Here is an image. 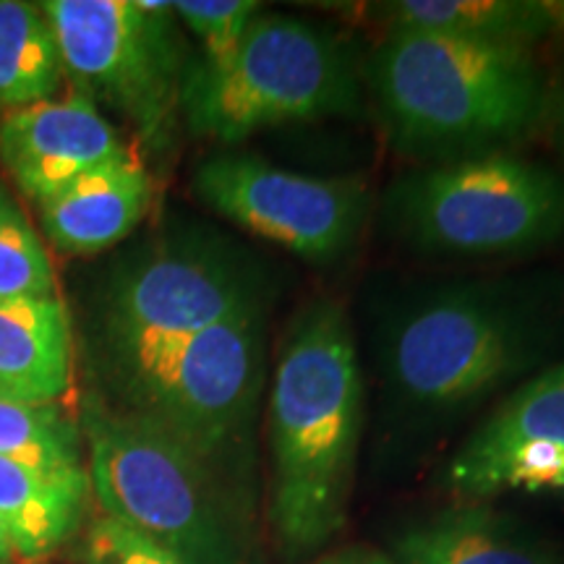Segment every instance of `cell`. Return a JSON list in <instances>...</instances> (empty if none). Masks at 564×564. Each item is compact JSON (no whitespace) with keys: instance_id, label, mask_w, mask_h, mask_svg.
Returning a JSON list of instances; mask_svg holds the SVG:
<instances>
[{"instance_id":"obj_3","label":"cell","mask_w":564,"mask_h":564,"mask_svg":"<svg viewBox=\"0 0 564 564\" xmlns=\"http://www.w3.org/2000/svg\"><path fill=\"white\" fill-rule=\"evenodd\" d=\"M366 82L400 150L447 162L505 152L539 126L546 84L528 47L390 30Z\"/></svg>"},{"instance_id":"obj_13","label":"cell","mask_w":564,"mask_h":564,"mask_svg":"<svg viewBox=\"0 0 564 564\" xmlns=\"http://www.w3.org/2000/svg\"><path fill=\"white\" fill-rule=\"evenodd\" d=\"M152 204V178L131 150L91 167L42 204V225L55 249L100 253L129 238Z\"/></svg>"},{"instance_id":"obj_7","label":"cell","mask_w":564,"mask_h":564,"mask_svg":"<svg viewBox=\"0 0 564 564\" xmlns=\"http://www.w3.org/2000/svg\"><path fill=\"white\" fill-rule=\"evenodd\" d=\"M382 215L421 253H525L564 236V178L510 152L434 162L387 188Z\"/></svg>"},{"instance_id":"obj_22","label":"cell","mask_w":564,"mask_h":564,"mask_svg":"<svg viewBox=\"0 0 564 564\" xmlns=\"http://www.w3.org/2000/svg\"><path fill=\"white\" fill-rule=\"evenodd\" d=\"M82 564H183L133 528L100 514L87 525L79 546Z\"/></svg>"},{"instance_id":"obj_4","label":"cell","mask_w":564,"mask_h":564,"mask_svg":"<svg viewBox=\"0 0 564 564\" xmlns=\"http://www.w3.org/2000/svg\"><path fill=\"white\" fill-rule=\"evenodd\" d=\"M89 489L102 514L183 564H251L236 474L152 421L91 400L84 411Z\"/></svg>"},{"instance_id":"obj_19","label":"cell","mask_w":564,"mask_h":564,"mask_svg":"<svg viewBox=\"0 0 564 564\" xmlns=\"http://www.w3.org/2000/svg\"><path fill=\"white\" fill-rule=\"evenodd\" d=\"M82 423L63 411L61 403H21L0 398V457L34 470L87 468L82 460Z\"/></svg>"},{"instance_id":"obj_25","label":"cell","mask_w":564,"mask_h":564,"mask_svg":"<svg viewBox=\"0 0 564 564\" xmlns=\"http://www.w3.org/2000/svg\"><path fill=\"white\" fill-rule=\"evenodd\" d=\"M556 494H562V497H564V476H562V481H560V486H556Z\"/></svg>"},{"instance_id":"obj_8","label":"cell","mask_w":564,"mask_h":564,"mask_svg":"<svg viewBox=\"0 0 564 564\" xmlns=\"http://www.w3.org/2000/svg\"><path fill=\"white\" fill-rule=\"evenodd\" d=\"M278 278L257 253L212 230L139 251L118 267L102 299L108 358L183 340L230 316L270 308Z\"/></svg>"},{"instance_id":"obj_21","label":"cell","mask_w":564,"mask_h":564,"mask_svg":"<svg viewBox=\"0 0 564 564\" xmlns=\"http://www.w3.org/2000/svg\"><path fill=\"white\" fill-rule=\"evenodd\" d=\"M175 19L199 40L202 63H220L236 51L249 30L259 3L253 0H181L173 3Z\"/></svg>"},{"instance_id":"obj_10","label":"cell","mask_w":564,"mask_h":564,"mask_svg":"<svg viewBox=\"0 0 564 564\" xmlns=\"http://www.w3.org/2000/svg\"><path fill=\"white\" fill-rule=\"evenodd\" d=\"M194 192L225 220L312 264L348 257L373 209L364 181L285 171L243 152L204 160Z\"/></svg>"},{"instance_id":"obj_12","label":"cell","mask_w":564,"mask_h":564,"mask_svg":"<svg viewBox=\"0 0 564 564\" xmlns=\"http://www.w3.org/2000/svg\"><path fill=\"white\" fill-rule=\"evenodd\" d=\"M525 444L564 449V361L528 379L481 421L447 465L449 489L463 502L494 497L499 470Z\"/></svg>"},{"instance_id":"obj_6","label":"cell","mask_w":564,"mask_h":564,"mask_svg":"<svg viewBox=\"0 0 564 564\" xmlns=\"http://www.w3.org/2000/svg\"><path fill=\"white\" fill-rule=\"evenodd\" d=\"M267 314L257 308L183 340L108 358L121 411L238 474L251 457L267 387Z\"/></svg>"},{"instance_id":"obj_9","label":"cell","mask_w":564,"mask_h":564,"mask_svg":"<svg viewBox=\"0 0 564 564\" xmlns=\"http://www.w3.org/2000/svg\"><path fill=\"white\" fill-rule=\"evenodd\" d=\"M66 79L133 126L154 152L178 131L186 53L173 3L162 0H47Z\"/></svg>"},{"instance_id":"obj_24","label":"cell","mask_w":564,"mask_h":564,"mask_svg":"<svg viewBox=\"0 0 564 564\" xmlns=\"http://www.w3.org/2000/svg\"><path fill=\"white\" fill-rule=\"evenodd\" d=\"M17 560H19V554H17V546H13L9 528H6L3 520H0V562L17 564Z\"/></svg>"},{"instance_id":"obj_1","label":"cell","mask_w":564,"mask_h":564,"mask_svg":"<svg viewBox=\"0 0 564 564\" xmlns=\"http://www.w3.org/2000/svg\"><path fill=\"white\" fill-rule=\"evenodd\" d=\"M564 333L562 301L533 280H442L377 319L379 392L400 426L426 432L531 373Z\"/></svg>"},{"instance_id":"obj_28","label":"cell","mask_w":564,"mask_h":564,"mask_svg":"<svg viewBox=\"0 0 564 564\" xmlns=\"http://www.w3.org/2000/svg\"><path fill=\"white\" fill-rule=\"evenodd\" d=\"M0 398H3V394H0Z\"/></svg>"},{"instance_id":"obj_27","label":"cell","mask_w":564,"mask_h":564,"mask_svg":"<svg viewBox=\"0 0 564 564\" xmlns=\"http://www.w3.org/2000/svg\"><path fill=\"white\" fill-rule=\"evenodd\" d=\"M0 564H13V562H0Z\"/></svg>"},{"instance_id":"obj_23","label":"cell","mask_w":564,"mask_h":564,"mask_svg":"<svg viewBox=\"0 0 564 564\" xmlns=\"http://www.w3.org/2000/svg\"><path fill=\"white\" fill-rule=\"evenodd\" d=\"M312 564H400V562L390 554L373 552V549L350 546V549H343V552L324 556V560H316Z\"/></svg>"},{"instance_id":"obj_5","label":"cell","mask_w":564,"mask_h":564,"mask_svg":"<svg viewBox=\"0 0 564 564\" xmlns=\"http://www.w3.org/2000/svg\"><path fill=\"white\" fill-rule=\"evenodd\" d=\"M358 105L361 76L345 40L264 11L228 58L188 63L181 91L188 131L228 147L272 126L352 116Z\"/></svg>"},{"instance_id":"obj_2","label":"cell","mask_w":564,"mask_h":564,"mask_svg":"<svg viewBox=\"0 0 564 564\" xmlns=\"http://www.w3.org/2000/svg\"><path fill=\"white\" fill-rule=\"evenodd\" d=\"M364 415L350 316L337 301H308L280 337L267 398L270 525L285 560H306L345 528Z\"/></svg>"},{"instance_id":"obj_16","label":"cell","mask_w":564,"mask_h":564,"mask_svg":"<svg viewBox=\"0 0 564 564\" xmlns=\"http://www.w3.org/2000/svg\"><path fill=\"white\" fill-rule=\"evenodd\" d=\"M371 9L384 19L387 32H440L528 51L564 32V3L554 0H394Z\"/></svg>"},{"instance_id":"obj_14","label":"cell","mask_w":564,"mask_h":564,"mask_svg":"<svg viewBox=\"0 0 564 564\" xmlns=\"http://www.w3.org/2000/svg\"><path fill=\"white\" fill-rule=\"evenodd\" d=\"M74 387V327L66 301H0V394L61 403Z\"/></svg>"},{"instance_id":"obj_26","label":"cell","mask_w":564,"mask_h":564,"mask_svg":"<svg viewBox=\"0 0 564 564\" xmlns=\"http://www.w3.org/2000/svg\"><path fill=\"white\" fill-rule=\"evenodd\" d=\"M562 121H564V105H562Z\"/></svg>"},{"instance_id":"obj_18","label":"cell","mask_w":564,"mask_h":564,"mask_svg":"<svg viewBox=\"0 0 564 564\" xmlns=\"http://www.w3.org/2000/svg\"><path fill=\"white\" fill-rule=\"evenodd\" d=\"M63 82L66 68L42 6L0 0V112L53 100Z\"/></svg>"},{"instance_id":"obj_20","label":"cell","mask_w":564,"mask_h":564,"mask_svg":"<svg viewBox=\"0 0 564 564\" xmlns=\"http://www.w3.org/2000/svg\"><path fill=\"white\" fill-rule=\"evenodd\" d=\"M53 295H58V285L45 243L0 183V301Z\"/></svg>"},{"instance_id":"obj_17","label":"cell","mask_w":564,"mask_h":564,"mask_svg":"<svg viewBox=\"0 0 564 564\" xmlns=\"http://www.w3.org/2000/svg\"><path fill=\"white\" fill-rule=\"evenodd\" d=\"M87 468L51 474L0 457V520L19 560H42L79 533L89 499Z\"/></svg>"},{"instance_id":"obj_11","label":"cell","mask_w":564,"mask_h":564,"mask_svg":"<svg viewBox=\"0 0 564 564\" xmlns=\"http://www.w3.org/2000/svg\"><path fill=\"white\" fill-rule=\"evenodd\" d=\"M129 150L100 105L70 84L68 95L3 112L0 162L19 192L42 207L91 167Z\"/></svg>"},{"instance_id":"obj_15","label":"cell","mask_w":564,"mask_h":564,"mask_svg":"<svg viewBox=\"0 0 564 564\" xmlns=\"http://www.w3.org/2000/svg\"><path fill=\"white\" fill-rule=\"evenodd\" d=\"M400 564H560L552 549L481 502L436 512L400 533Z\"/></svg>"}]
</instances>
